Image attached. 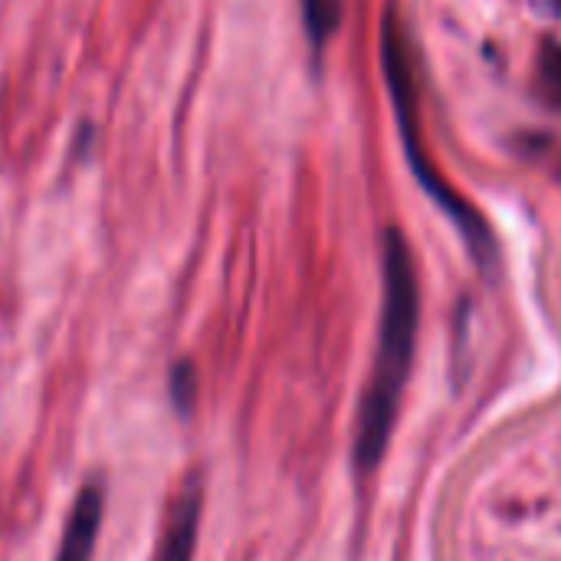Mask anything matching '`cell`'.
Here are the masks:
<instances>
[{"instance_id":"1","label":"cell","mask_w":561,"mask_h":561,"mask_svg":"<svg viewBox=\"0 0 561 561\" xmlns=\"http://www.w3.org/2000/svg\"><path fill=\"white\" fill-rule=\"evenodd\" d=\"M381 279H385V302H381V329H378V355L371 368L368 391L358 411L355 431V463L371 470L381 463L401 394L408 385L414 339H417V276L411 247L401 230H388L381 240Z\"/></svg>"},{"instance_id":"2","label":"cell","mask_w":561,"mask_h":561,"mask_svg":"<svg viewBox=\"0 0 561 561\" xmlns=\"http://www.w3.org/2000/svg\"><path fill=\"white\" fill-rule=\"evenodd\" d=\"M385 72H388V85L394 92V102H398V115H401V135H404V145H408V158H411V168L414 174L424 181V187L434 194L437 204L447 207V214L463 227L470 247L480 253V260H490V237H486V227L477 220V214H470V207L454 197L444 181L427 168L421 148H417V122H414V92H411V69H408V53H404V36L398 33L394 20H388L385 26Z\"/></svg>"},{"instance_id":"3","label":"cell","mask_w":561,"mask_h":561,"mask_svg":"<svg viewBox=\"0 0 561 561\" xmlns=\"http://www.w3.org/2000/svg\"><path fill=\"white\" fill-rule=\"evenodd\" d=\"M102 519H105V480L92 477V480H85V486L79 490V496L69 510V519L62 526V539L56 549V561H92Z\"/></svg>"},{"instance_id":"4","label":"cell","mask_w":561,"mask_h":561,"mask_svg":"<svg viewBox=\"0 0 561 561\" xmlns=\"http://www.w3.org/2000/svg\"><path fill=\"white\" fill-rule=\"evenodd\" d=\"M201 510H204V483L201 477H187V483L181 486L158 556L154 561H194V549H197V533H201Z\"/></svg>"},{"instance_id":"5","label":"cell","mask_w":561,"mask_h":561,"mask_svg":"<svg viewBox=\"0 0 561 561\" xmlns=\"http://www.w3.org/2000/svg\"><path fill=\"white\" fill-rule=\"evenodd\" d=\"M302 20L306 33L316 49H325V43L335 36L342 20V0H302Z\"/></svg>"},{"instance_id":"6","label":"cell","mask_w":561,"mask_h":561,"mask_svg":"<svg viewBox=\"0 0 561 561\" xmlns=\"http://www.w3.org/2000/svg\"><path fill=\"white\" fill-rule=\"evenodd\" d=\"M168 394L178 414H191L194 398H197V371L191 362H174L168 375Z\"/></svg>"},{"instance_id":"7","label":"cell","mask_w":561,"mask_h":561,"mask_svg":"<svg viewBox=\"0 0 561 561\" xmlns=\"http://www.w3.org/2000/svg\"><path fill=\"white\" fill-rule=\"evenodd\" d=\"M539 92L552 102L561 105V46H549L539 66Z\"/></svg>"}]
</instances>
